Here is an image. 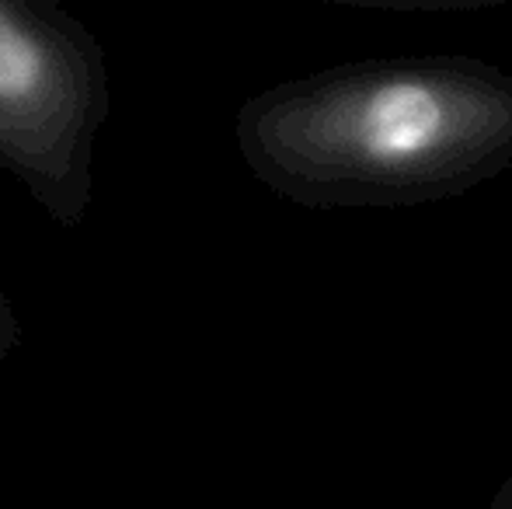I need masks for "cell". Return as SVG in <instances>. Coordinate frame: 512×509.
<instances>
[{"instance_id":"obj_1","label":"cell","mask_w":512,"mask_h":509,"mask_svg":"<svg viewBox=\"0 0 512 509\" xmlns=\"http://www.w3.org/2000/svg\"><path fill=\"white\" fill-rule=\"evenodd\" d=\"M234 136L297 206L439 203L512 168V74L474 56L335 63L251 95Z\"/></svg>"},{"instance_id":"obj_2","label":"cell","mask_w":512,"mask_h":509,"mask_svg":"<svg viewBox=\"0 0 512 509\" xmlns=\"http://www.w3.org/2000/svg\"><path fill=\"white\" fill-rule=\"evenodd\" d=\"M108 116V60L88 25L53 0H0V171L60 227L88 217Z\"/></svg>"},{"instance_id":"obj_3","label":"cell","mask_w":512,"mask_h":509,"mask_svg":"<svg viewBox=\"0 0 512 509\" xmlns=\"http://www.w3.org/2000/svg\"><path fill=\"white\" fill-rule=\"evenodd\" d=\"M21 314L14 307V300L7 297V290L0 286V367L11 360L14 353L21 349Z\"/></svg>"},{"instance_id":"obj_4","label":"cell","mask_w":512,"mask_h":509,"mask_svg":"<svg viewBox=\"0 0 512 509\" xmlns=\"http://www.w3.org/2000/svg\"><path fill=\"white\" fill-rule=\"evenodd\" d=\"M488 509H512V478H506V482L499 485V492L492 496Z\"/></svg>"}]
</instances>
